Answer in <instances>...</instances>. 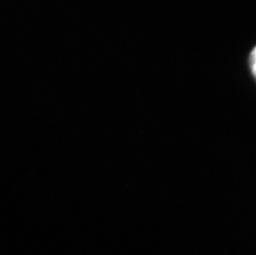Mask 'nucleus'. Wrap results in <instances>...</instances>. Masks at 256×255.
Instances as JSON below:
<instances>
[{"label": "nucleus", "instance_id": "nucleus-1", "mask_svg": "<svg viewBox=\"0 0 256 255\" xmlns=\"http://www.w3.org/2000/svg\"><path fill=\"white\" fill-rule=\"evenodd\" d=\"M250 69H252V72L254 76V78L256 79V46L250 53Z\"/></svg>", "mask_w": 256, "mask_h": 255}]
</instances>
